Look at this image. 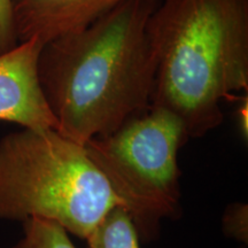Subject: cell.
Segmentation results:
<instances>
[{"label": "cell", "mask_w": 248, "mask_h": 248, "mask_svg": "<svg viewBox=\"0 0 248 248\" xmlns=\"http://www.w3.org/2000/svg\"><path fill=\"white\" fill-rule=\"evenodd\" d=\"M88 248H139V235L121 204L107 212L85 238Z\"/></svg>", "instance_id": "obj_7"}, {"label": "cell", "mask_w": 248, "mask_h": 248, "mask_svg": "<svg viewBox=\"0 0 248 248\" xmlns=\"http://www.w3.org/2000/svg\"><path fill=\"white\" fill-rule=\"evenodd\" d=\"M187 139L177 117L151 105L110 135L84 145L129 213L139 239H155L161 221L179 212L177 157Z\"/></svg>", "instance_id": "obj_4"}, {"label": "cell", "mask_w": 248, "mask_h": 248, "mask_svg": "<svg viewBox=\"0 0 248 248\" xmlns=\"http://www.w3.org/2000/svg\"><path fill=\"white\" fill-rule=\"evenodd\" d=\"M125 0H11L17 43L43 44L84 29Z\"/></svg>", "instance_id": "obj_6"}, {"label": "cell", "mask_w": 248, "mask_h": 248, "mask_svg": "<svg viewBox=\"0 0 248 248\" xmlns=\"http://www.w3.org/2000/svg\"><path fill=\"white\" fill-rule=\"evenodd\" d=\"M117 204L84 145L52 129H22L0 140V219H46L85 239Z\"/></svg>", "instance_id": "obj_3"}, {"label": "cell", "mask_w": 248, "mask_h": 248, "mask_svg": "<svg viewBox=\"0 0 248 248\" xmlns=\"http://www.w3.org/2000/svg\"><path fill=\"white\" fill-rule=\"evenodd\" d=\"M156 70L151 105L200 138L221 102L248 90V0H161L150 20Z\"/></svg>", "instance_id": "obj_2"}, {"label": "cell", "mask_w": 248, "mask_h": 248, "mask_svg": "<svg viewBox=\"0 0 248 248\" xmlns=\"http://www.w3.org/2000/svg\"><path fill=\"white\" fill-rule=\"evenodd\" d=\"M18 44L12 20L11 0H0V54Z\"/></svg>", "instance_id": "obj_10"}, {"label": "cell", "mask_w": 248, "mask_h": 248, "mask_svg": "<svg viewBox=\"0 0 248 248\" xmlns=\"http://www.w3.org/2000/svg\"><path fill=\"white\" fill-rule=\"evenodd\" d=\"M222 229L226 237L247 244L248 207L246 203L235 202L226 207L222 218Z\"/></svg>", "instance_id": "obj_9"}, {"label": "cell", "mask_w": 248, "mask_h": 248, "mask_svg": "<svg viewBox=\"0 0 248 248\" xmlns=\"http://www.w3.org/2000/svg\"><path fill=\"white\" fill-rule=\"evenodd\" d=\"M23 223V237L11 248H76L68 232L57 223L29 218Z\"/></svg>", "instance_id": "obj_8"}, {"label": "cell", "mask_w": 248, "mask_h": 248, "mask_svg": "<svg viewBox=\"0 0 248 248\" xmlns=\"http://www.w3.org/2000/svg\"><path fill=\"white\" fill-rule=\"evenodd\" d=\"M43 43L30 39L0 54V121L22 129L57 130L38 79Z\"/></svg>", "instance_id": "obj_5"}, {"label": "cell", "mask_w": 248, "mask_h": 248, "mask_svg": "<svg viewBox=\"0 0 248 248\" xmlns=\"http://www.w3.org/2000/svg\"><path fill=\"white\" fill-rule=\"evenodd\" d=\"M159 0H125L84 29L43 45L38 79L57 131L85 145L151 106Z\"/></svg>", "instance_id": "obj_1"}]
</instances>
